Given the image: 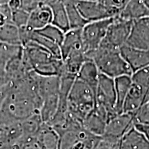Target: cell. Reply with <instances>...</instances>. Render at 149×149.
Here are the masks:
<instances>
[{"instance_id": "obj_1", "label": "cell", "mask_w": 149, "mask_h": 149, "mask_svg": "<svg viewBox=\"0 0 149 149\" xmlns=\"http://www.w3.org/2000/svg\"><path fill=\"white\" fill-rule=\"evenodd\" d=\"M53 129L59 135L58 149H95L102 140L68 114L65 122Z\"/></svg>"}, {"instance_id": "obj_2", "label": "cell", "mask_w": 149, "mask_h": 149, "mask_svg": "<svg viewBox=\"0 0 149 149\" xmlns=\"http://www.w3.org/2000/svg\"><path fill=\"white\" fill-rule=\"evenodd\" d=\"M68 114L80 123L95 107V93L88 84L77 78L74 80L67 100Z\"/></svg>"}, {"instance_id": "obj_3", "label": "cell", "mask_w": 149, "mask_h": 149, "mask_svg": "<svg viewBox=\"0 0 149 149\" xmlns=\"http://www.w3.org/2000/svg\"><path fill=\"white\" fill-rule=\"evenodd\" d=\"M86 59H92L100 73L115 79L121 76H132L133 71L126 62L119 50L99 47L95 51L86 55Z\"/></svg>"}, {"instance_id": "obj_4", "label": "cell", "mask_w": 149, "mask_h": 149, "mask_svg": "<svg viewBox=\"0 0 149 149\" xmlns=\"http://www.w3.org/2000/svg\"><path fill=\"white\" fill-rule=\"evenodd\" d=\"M116 94L113 78L100 74L95 91V109L107 117L108 122L117 114L115 111Z\"/></svg>"}, {"instance_id": "obj_5", "label": "cell", "mask_w": 149, "mask_h": 149, "mask_svg": "<svg viewBox=\"0 0 149 149\" xmlns=\"http://www.w3.org/2000/svg\"><path fill=\"white\" fill-rule=\"evenodd\" d=\"M133 22L122 19L116 16L108 29L106 36L99 47L119 50L126 45Z\"/></svg>"}, {"instance_id": "obj_6", "label": "cell", "mask_w": 149, "mask_h": 149, "mask_svg": "<svg viewBox=\"0 0 149 149\" xmlns=\"http://www.w3.org/2000/svg\"><path fill=\"white\" fill-rule=\"evenodd\" d=\"M113 19L114 17L88 22L81 29V37L86 55L99 48Z\"/></svg>"}, {"instance_id": "obj_7", "label": "cell", "mask_w": 149, "mask_h": 149, "mask_svg": "<svg viewBox=\"0 0 149 149\" xmlns=\"http://www.w3.org/2000/svg\"><path fill=\"white\" fill-rule=\"evenodd\" d=\"M133 113H122L107 122L102 140L110 144L118 145L121 139L133 127Z\"/></svg>"}, {"instance_id": "obj_8", "label": "cell", "mask_w": 149, "mask_h": 149, "mask_svg": "<svg viewBox=\"0 0 149 149\" xmlns=\"http://www.w3.org/2000/svg\"><path fill=\"white\" fill-rule=\"evenodd\" d=\"M76 5L81 15L87 22L115 17L113 13L105 5L98 1L76 0Z\"/></svg>"}, {"instance_id": "obj_9", "label": "cell", "mask_w": 149, "mask_h": 149, "mask_svg": "<svg viewBox=\"0 0 149 149\" xmlns=\"http://www.w3.org/2000/svg\"><path fill=\"white\" fill-rule=\"evenodd\" d=\"M126 45L149 51V25L145 19L133 22Z\"/></svg>"}, {"instance_id": "obj_10", "label": "cell", "mask_w": 149, "mask_h": 149, "mask_svg": "<svg viewBox=\"0 0 149 149\" xmlns=\"http://www.w3.org/2000/svg\"><path fill=\"white\" fill-rule=\"evenodd\" d=\"M148 102L149 90H146L140 86L133 82L124 101L123 113L134 114L143 105Z\"/></svg>"}, {"instance_id": "obj_11", "label": "cell", "mask_w": 149, "mask_h": 149, "mask_svg": "<svg viewBox=\"0 0 149 149\" xmlns=\"http://www.w3.org/2000/svg\"><path fill=\"white\" fill-rule=\"evenodd\" d=\"M121 55L130 66L132 71L137 70L149 66V51L132 48L124 45L120 49Z\"/></svg>"}, {"instance_id": "obj_12", "label": "cell", "mask_w": 149, "mask_h": 149, "mask_svg": "<svg viewBox=\"0 0 149 149\" xmlns=\"http://www.w3.org/2000/svg\"><path fill=\"white\" fill-rule=\"evenodd\" d=\"M52 19L53 14L51 8L44 3L30 13L26 27L31 31H39L52 24Z\"/></svg>"}, {"instance_id": "obj_13", "label": "cell", "mask_w": 149, "mask_h": 149, "mask_svg": "<svg viewBox=\"0 0 149 149\" xmlns=\"http://www.w3.org/2000/svg\"><path fill=\"white\" fill-rule=\"evenodd\" d=\"M60 48L62 60L73 51H83L85 53L81 37V29H70L65 33Z\"/></svg>"}, {"instance_id": "obj_14", "label": "cell", "mask_w": 149, "mask_h": 149, "mask_svg": "<svg viewBox=\"0 0 149 149\" xmlns=\"http://www.w3.org/2000/svg\"><path fill=\"white\" fill-rule=\"evenodd\" d=\"M45 3L51 9L53 14L52 24L62 30L64 33L70 31L68 15L62 0H46Z\"/></svg>"}, {"instance_id": "obj_15", "label": "cell", "mask_w": 149, "mask_h": 149, "mask_svg": "<svg viewBox=\"0 0 149 149\" xmlns=\"http://www.w3.org/2000/svg\"><path fill=\"white\" fill-rule=\"evenodd\" d=\"M118 17L128 21H137L149 17V10L143 0H130Z\"/></svg>"}, {"instance_id": "obj_16", "label": "cell", "mask_w": 149, "mask_h": 149, "mask_svg": "<svg viewBox=\"0 0 149 149\" xmlns=\"http://www.w3.org/2000/svg\"><path fill=\"white\" fill-rule=\"evenodd\" d=\"M35 141L40 149H58L59 135L51 126L43 123L35 135Z\"/></svg>"}, {"instance_id": "obj_17", "label": "cell", "mask_w": 149, "mask_h": 149, "mask_svg": "<svg viewBox=\"0 0 149 149\" xmlns=\"http://www.w3.org/2000/svg\"><path fill=\"white\" fill-rule=\"evenodd\" d=\"M83 127L93 135L102 137L107 124V117L96 109L91 112L81 123Z\"/></svg>"}, {"instance_id": "obj_18", "label": "cell", "mask_w": 149, "mask_h": 149, "mask_svg": "<svg viewBox=\"0 0 149 149\" xmlns=\"http://www.w3.org/2000/svg\"><path fill=\"white\" fill-rule=\"evenodd\" d=\"M118 147L119 149H149V142L133 126L121 139Z\"/></svg>"}, {"instance_id": "obj_19", "label": "cell", "mask_w": 149, "mask_h": 149, "mask_svg": "<svg viewBox=\"0 0 149 149\" xmlns=\"http://www.w3.org/2000/svg\"><path fill=\"white\" fill-rule=\"evenodd\" d=\"M100 74L94 61L92 59H87L80 68L77 78L88 84L95 93Z\"/></svg>"}, {"instance_id": "obj_20", "label": "cell", "mask_w": 149, "mask_h": 149, "mask_svg": "<svg viewBox=\"0 0 149 149\" xmlns=\"http://www.w3.org/2000/svg\"><path fill=\"white\" fill-rule=\"evenodd\" d=\"M115 94H116V104L115 111L117 114L123 113V106L127 96L128 91L131 86L132 78L131 76L124 75L114 79Z\"/></svg>"}, {"instance_id": "obj_21", "label": "cell", "mask_w": 149, "mask_h": 149, "mask_svg": "<svg viewBox=\"0 0 149 149\" xmlns=\"http://www.w3.org/2000/svg\"><path fill=\"white\" fill-rule=\"evenodd\" d=\"M66 8L70 29H81L87 22L82 17L76 5V0H62Z\"/></svg>"}, {"instance_id": "obj_22", "label": "cell", "mask_w": 149, "mask_h": 149, "mask_svg": "<svg viewBox=\"0 0 149 149\" xmlns=\"http://www.w3.org/2000/svg\"><path fill=\"white\" fill-rule=\"evenodd\" d=\"M23 51L22 45L0 42V66L4 68L9 61L22 55Z\"/></svg>"}, {"instance_id": "obj_23", "label": "cell", "mask_w": 149, "mask_h": 149, "mask_svg": "<svg viewBox=\"0 0 149 149\" xmlns=\"http://www.w3.org/2000/svg\"><path fill=\"white\" fill-rule=\"evenodd\" d=\"M0 42L22 45L18 28L12 23L0 26Z\"/></svg>"}, {"instance_id": "obj_24", "label": "cell", "mask_w": 149, "mask_h": 149, "mask_svg": "<svg viewBox=\"0 0 149 149\" xmlns=\"http://www.w3.org/2000/svg\"><path fill=\"white\" fill-rule=\"evenodd\" d=\"M31 41L34 42L40 46L41 47L46 50L49 52L55 58L61 59V48L60 46L58 44H55V42L48 40L42 35L37 34L36 32H33L31 37Z\"/></svg>"}, {"instance_id": "obj_25", "label": "cell", "mask_w": 149, "mask_h": 149, "mask_svg": "<svg viewBox=\"0 0 149 149\" xmlns=\"http://www.w3.org/2000/svg\"><path fill=\"white\" fill-rule=\"evenodd\" d=\"M37 34L42 35L48 40L55 42V44L61 46L64 39L65 33L62 30L55 26L53 24H49L39 31H35Z\"/></svg>"}, {"instance_id": "obj_26", "label": "cell", "mask_w": 149, "mask_h": 149, "mask_svg": "<svg viewBox=\"0 0 149 149\" xmlns=\"http://www.w3.org/2000/svg\"><path fill=\"white\" fill-rule=\"evenodd\" d=\"M131 78L133 83L149 90V66L133 72Z\"/></svg>"}, {"instance_id": "obj_27", "label": "cell", "mask_w": 149, "mask_h": 149, "mask_svg": "<svg viewBox=\"0 0 149 149\" xmlns=\"http://www.w3.org/2000/svg\"><path fill=\"white\" fill-rule=\"evenodd\" d=\"M11 22L18 29L26 26L30 13L22 8L11 11Z\"/></svg>"}, {"instance_id": "obj_28", "label": "cell", "mask_w": 149, "mask_h": 149, "mask_svg": "<svg viewBox=\"0 0 149 149\" xmlns=\"http://www.w3.org/2000/svg\"><path fill=\"white\" fill-rule=\"evenodd\" d=\"M130 0H104L102 3L113 13L115 17L118 16L124 10Z\"/></svg>"}, {"instance_id": "obj_29", "label": "cell", "mask_w": 149, "mask_h": 149, "mask_svg": "<svg viewBox=\"0 0 149 149\" xmlns=\"http://www.w3.org/2000/svg\"><path fill=\"white\" fill-rule=\"evenodd\" d=\"M46 0H21V8L31 13L32 11L45 3Z\"/></svg>"}, {"instance_id": "obj_30", "label": "cell", "mask_w": 149, "mask_h": 149, "mask_svg": "<svg viewBox=\"0 0 149 149\" xmlns=\"http://www.w3.org/2000/svg\"><path fill=\"white\" fill-rule=\"evenodd\" d=\"M134 127L137 130L139 133L144 135V137L149 142V124H138L134 123Z\"/></svg>"}, {"instance_id": "obj_31", "label": "cell", "mask_w": 149, "mask_h": 149, "mask_svg": "<svg viewBox=\"0 0 149 149\" xmlns=\"http://www.w3.org/2000/svg\"><path fill=\"white\" fill-rule=\"evenodd\" d=\"M116 146H117V145L110 144L109 142L102 140L100 144H99V146L95 149H115Z\"/></svg>"}, {"instance_id": "obj_32", "label": "cell", "mask_w": 149, "mask_h": 149, "mask_svg": "<svg viewBox=\"0 0 149 149\" xmlns=\"http://www.w3.org/2000/svg\"><path fill=\"white\" fill-rule=\"evenodd\" d=\"M143 1H144L145 5L146 6L147 8L149 10V0H143Z\"/></svg>"}, {"instance_id": "obj_33", "label": "cell", "mask_w": 149, "mask_h": 149, "mask_svg": "<svg viewBox=\"0 0 149 149\" xmlns=\"http://www.w3.org/2000/svg\"><path fill=\"white\" fill-rule=\"evenodd\" d=\"M145 20H146L147 24H148L149 25V17H146V18H145Z\"/></svg>"}, {"instance_id": "obj_34", "label": "cell", "mask_w": 149, "mask_h": 149, "mask_svg": "<svg viewBox=\"0 0 149 149\" xmlns=\"http://www.w3.org/2000/svg\"><path fill=\"white\" fill-rule=\"evenodd\" d=\"M79 1H97V0H79Z\"/></svg>"}, {"instance_id": "obj_35", "label": "cell", "mask_w": 149, "mask_h": 149, "mask_svg": "<svg viewBox=\"0 0 149 149\" xmlns=\"http://www.w3.org/2000/svg\"><path fill=\"white\" fill-rule=\"evenodd\" d=\"M97 1H100V2H101V3H103L104 0H97Z\"/></svg>"}, {"instance_id": "obj_36", "label": "cell", "mask_w": 149, "mask_h": 149, "mask_svg": "<svg viewBox=\"0 0 149 149\" xmlns=\"http://www.w3.org/2000/svg\"><path fill=\"white\" fill-rule=\"evenodd\" d=\"M2 68V67H1V66H0V68Z\"/></svg>"}]
</instances>
